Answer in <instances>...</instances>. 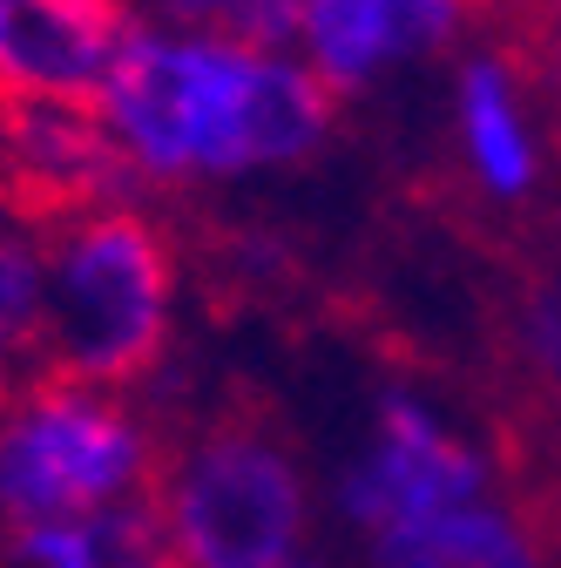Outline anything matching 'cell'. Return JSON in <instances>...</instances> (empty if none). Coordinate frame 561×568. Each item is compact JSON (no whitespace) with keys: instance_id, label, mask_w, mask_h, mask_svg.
Masks as SVG:
<instances>
[{"instance_id":"6da1fadb","label":"cell","mask_w":561,"mask_h":568,"mask_svg":"<svg viewBox=\"0 0 561 568\" xmlns=\"http://www.w3.org/2000/svg\"><path fill=\"white\" fill-rule=\"evenodd\" d=\"M95 122L129 196H217L312 170L338 129V102L292 41L135 14Z\"/></svg>"},{"instance_id":"7a4b0ae2","label":"cell","mask_w":561,"mask_h":568,"mask_svg":"<svg viewBox=\"0 0 561 568\" xmlns=\"http://www.w3.org/2000/svg\"><path fill=\"white\" fill-rule=\"evenodd\" d=\"M48 244V359L41 373L143 393L183 325V251L143 196H102L34 217Z\"/></svg>"},{"instance_id":"3957f363","label":"cell","mask_w":561,"mask_h":568,"mask_svg":"<svg viewBox=\"0 0 561 568\" xmlns=\"http://www.w3.org/2000/svg\"><path fill=\"white\" fill-rule=\"evenodd\" d=\"M163 447L135 393L61 373L0 386V535L150 501Z\"/></svg>"},{"instance_id":"277c9868","label":"cell","mask_w":561,"mask_h":568,"mask_svg":"<svg viewBox=\"0 0 561 568\" xmlns=\"http://www.w3.org/2000/svg\"><path fill=\"white\" fill-rule=\"evenodd\" d=\"M156 528L170 568H292L318 548V487L271 419H210L163 447Z\"/></svg>"},{"instance_id":"5b68a950","label":"cell","mask_w":561,"mask_h":568,"mask_svg":"<svg viewBox=\"0 0 561 568\" xmlns=\"http://www.w3.org/2000/svg\"><path fill=\"white\" fill-rule=\"evenodd\" d=\"M501 487V460L427 386H379L353 454L332 474V515L353 541L427 521Z\"/></svg>"},{"instance_id":"8992f818","label":"cell","mask_w":561,"mask_h":568,"mask_svg":"<svg viewBox=\"0 0 561 568\" xmlns=\"http://www.w3.org/2000/svg\"><path fill=\"white\" fill-rule=\"evenodd\" d=\"M473 21L480 0H305L292 21V54L332 102H353L460 54Z\"/></svg>"},{"instance_id":"52a82bcc","label":"cell","mask_w":561,"mask_h":568,"mask_svg":"<svg viewBox=\"0 0 561 568\" xmlns=\"http://www.w3.org/2000/svg\"><path fill=\"white\" fill-rule=\"evenodd\" d=\"M135 34V0H0V115L95 109Z\"/></svg>"},{"instance_id":"ba28073f","label":"cell","mask_w":561,"mask_h":568,"mask_svg":"<svg viewBox=\"0 0 561 568\" xmlns=\"http://www.w3.org/2000/svg\"><path fill=\"white\" fill-rule=\"evenodd\" d=\"M447 135L467 190L494 210H521L548 183V129L534 115V82L508 48H460L447 82Z\"/></svg>"},{"instance_id":"9c48e42d","label":"cell","mask_w":561,"mask_h":568,"mask_svg":"<svg viewBox=\"0 0 561 568\" xmlns=\"http://www.w3.org/2000/svg\"><path fill=\"white\" fill-rule=\"evenodd\" d=\"M129 196L95 109H8L0 115V203L21 217H61Z\"/></svg>"},{"instance_id":"30bf717a","label":"cell","mask_w":561,"mask_h":568,"mask_svg":"<svg viewBox=\"0 0 561 568\" xmlns=\"http://www.w3.org/2000/svg\"><path fill=\"white\" fill-rule=\"evenodd\" d=\"M359 561L366 568H548V535L508 487H494L480 501L359 541Z\"/></svg>"},{"instance_id":"8fae6325","label":"cell","mask_w":561,"mask_h":568,"mask_svg":"<svg viewBox=\"0 0 561 568\" xmlns=\"http://www.w3.org/2000/svg\"><path fill=\"white\" fill-rule=\"evenodd\" d=\"M0 561L8 568H170V548H163L156 508L129 501V508L0 535Z\"/></svg>"},{"instance_id":"7c38bea8","label":"cell","mask_w":561,"mask_h":568,"mask_svg":"<svg viewBox=\"0 0 561 568\" xmlns=\"http://www.w3.org/2000/svg\"><path fill=\"white\" fill-rule=\"evenodd\" d=\"M48 359V244L41 224L8 210L0 217V386L41 373Z\"/></svg>"},{"instance_id":"4fadbf2b","label":"cell","mask_w":561,"mask_h":568,"mask_svg":"<svg viewBox=\"0 0 561 568\" xmlns=\"http://www.w3.org/2000/svg\"><path fill=\"white\" fill-rule=\"evenodd\" d=\"M135 8H143V21L244 34V41H292V21L305 0H135Z\"/></svg>"},{"instance_id":"5bb4252c","label":"cell","mask_w":561,"mask_h":568,"mask_svg":"<svg viewBox=\"0 0 561 568\" xmlns=\"http://www.w3.org/2000/svg\"><path fill=\"white\" fill-rule=\"evenodd\" d=\"M508 332H514V352H521L528 379L548 386V393H561V277L528 284Z\"/></svg>"},{"instance_id":"9a60e30c","label":"cell","mask_w":561,"mask_h":568,"mask_svg":"<svg viewBox=\"0 0 561 568\" xmlns=\"http://www.w3.org/2000/svg\"><path fill=\"white\" fill-rule=\"evenodd\" d=\"M480 8H501V14H548L554 0H480Z\"/></svg>"},{"instance_id":"2e32d148","label":"cell","mask_w":561,"mask_h":568,"mask_svg":"<svg viewBox=\"0 0 561 568\" xmlns=\"http://www.w3.org/2000/svg\"><path fill=\"white\" fill-rule=\"evenodd\" d=\"M292 568H325V555H318V548H312V555H305V561H292Z\"/></svg>"},{"instance_id":"e0dca14e","label":"cell","mask_w":561,"mask_h":568,"mask_svg":"<svg viewBox=\"0 0 561 568\" xmlns=\"http://www.w3.org/2000/svg\"><path fill=\"white\" fill-rule=\"evenodd\" d=\"M548 21H554V28H561V0H554V8H548Z\"/></svg>"},{"instance_id":"ac0fdd59","label":"cell","mask_w":561,"mask_h":568,"mask_svg":"<svg viewBox=\"0 0 561 568\" xmlns=\"http://www.w3.org/2000/svg\"><path fill=\"white\" fill-rule=\"evenodd\" d=\"M0 217H8V203H0Z\"/></svg>"}]
</instances>
